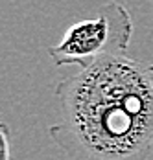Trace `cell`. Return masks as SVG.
<instances>
[{
    "label": "cell",
    "instance_id": "cell-1",
    "mask_svg": "<svg viewBox=\"0 0 153 160\" xmlns=\"http://www.w3.org/2000/svg\"><path fill=\"white\" fill-rule=\"evenodd\" d=\"M50 140L66 160H150L153 64L111 55L57 83Z\"/></svg>",
    "mask_w": 153,
    "mask_h": 160
},
{
    "label": "cell",
    "instance_id": "cell-2",
    "mask_svg": "<svg viewBox=\"0 0 153 160\" xmlns=\"http://www.w3.org/2000/svg\"><path fill=\"white\" fill-rule=\"evenodd\" d=\"M133 28V17L127 8L109 0L98 9L96 17L68 26L59 42L46 46V53L57 66H77L83 70L111 55H125Z\"/></svg>",
    "mask_w": 153,
    "mask_h": 160
},
{
    "label": "cell",
    "instance_id": "cell-3",
    "mask_svg": "<svg viewBox=\"0 0 153 160\" xmlns=\"http://www.w3.org/2000/svg\"><path fill=\"white\" fill-rule=\"evenodd\" d=\"M0 160H11V145H9V127L8 123H0Z\"/></svg>",
    "mask_w": 153,
    "mask_h": 160
}]
</instances>
